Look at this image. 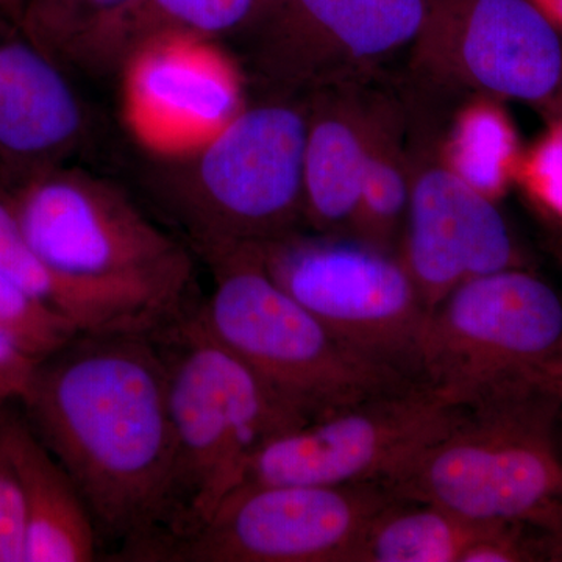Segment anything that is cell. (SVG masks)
<instances>
[{
	"label": "cell",
	"mask_w": 562,
	"mask_h": 562,
	"mask_svg": "<svg viewBox=\"0 0 562 562\" xmlns=\"http://www.w3.org/2000/svg\"><path fill=\"white\" fill-rule=\"evenodd\" d=\"M29 425L79 487L122 557L157 538L171 505L168 379L151 333H79L41 360Z\"/></svg>",
	"instance_id": "6da1fadb"
},
{
	"label": "cell",
	"mask_w": 562,
	"mask_h": 562,
	"mask_svg": "<svg viewBox=\"0 0 562 562\" xmlns=\"http://www.w3.org/2000/svg\"><path fill=\"white\" fill-rule=\"evenodd\" d=\"M306 98L265 92L184 154L154 158L155 201L199 255L261 246L305 227Z\"/></svg>",
	"instance_id": "7a4b0ae2"
},
{
	"label": "cell",
	"mask_w": 562,
	"mask_h": 562,
	"mask_svg": "<svg viewBox=\"0 0 562 562\" xmlns=\"http://www.w3.org/2000/svg\"><path fill=\"white\" fill-rule=\"evenodd\" d=\"M151 335L166 366L176 462L165 528L140 552L205 524L241 486L262 443L308 424L203 328L194 308Z\"/></svg>",
	"instance_id": "3957f363"
},
{
	"label": "cell",
	"mask_w": 562,
	"mask_h": 562,
	"mask_svg": "<svg viewBox=\"0 0 562 562\" xmlns=\"http://www.w3.org/2000/svg\"><path fill=\"white\" fill-rule=\"evenodd\" d=\"M201 257L213 276V291L195 306V316L303 420L420 384L336 338L272 279L258 246Z\"/></svg>",
	"instance_id": "277c9868"
},
{
	"label": "cell",
	"mask_w": 562,
	"mask_h": 562,
	"mask_svg": "<svg viewBox=\"0 0 562 562\" xmlns=\"http://www.w3.org/2000/svg\"><path fill=\"white\" fill-rule=\"evenodd\" d=\"M417 375L465 412L561 394V292L527 266L465 281L428 314Z\"/></svg>",
	"instance_id": "5b68a950"
},
{
	"label": "cell",
	"mask_w": 562,
	"mask_h": 562,
	"mask_svg": "<svg viewBox=\"0 0 562 562\" xmlns=\"http://www.w3.org/2000/svg\"><path fill=\"white\" fill-rule=\"evenodd\" d=\"M560 403L538 394L468 412L384 487L475 522L528 525L562 550Z\"/></svg>",
	"instance_id": "8992f818"
},
{
	"label": "cell",
	"mask_w": 562,
	"mask_h": 562,
	"mask_svg": "<svg viewBox=\"0 0 562 562\" xmlns=\"http://www.w3.org/2000/svg\"><path fill=\"white\" fill-rule=\"evenodd\" d=\"M7 192L25 239L54 271L191 308L187 247L116 184L65 165Z\"/></svg>",
	"instance_id": "52a82bcc"
},
{
	"label": "cell",
	"mask_w": 562,
	"mask_h": 562,
	"mask_svg": "<svg viewBox=\"0 0 562 562\" xmlns=\"http://www.w3.org/2000/svg\"><path fill=\"white\" fill-rule=\"evenodd\" d=\"M258 250L272 279L336 338L419 380V344L430 312L397 251L351 233L305 228Z\"/></svg>",
	"instance_id": "ba28073f"
},
{
	"label": "cell",
	"mask_w": 562,
	"mask_h": 562,
	"mask_svg": "<svg viewBox=\"0 0 562 562\" xmlns=\"http://www.w3.org/2000/svg\"><path fill=\"white\" fill-rule=\"evenodd\" d=\"M431 0H258L231 38L246 79L272 94L364 85L412 49Z\"/></svg>",
	"instance_id": "9c48e42d"
},
{
	"label": "cell",
	"mask_w": 562,
	"mask_h": 562,
	"mask_svg": "<svg viewBox=\"0 0 562 562\" xmlns=\"http://www.w3.org/2000/svg\"><path fill=\"white\" fill-rule=\"evenodd\" d=\"M392 498L380 483H246L201 527L155 543L138 561L357 562L369 525Z\"/></svg>",
	"instance_id": "30bf717a"
},
{
	"label": "cell",
	"mask_w": 562,
	"mask_h": 562,
	"mask_svg": "<svg viewBox=\"0 0 562 562\" xmlns=\"http://www.w3.org/2000/svg\"><path fill=\"white\" fill-rule=\"evenodd\" d=\"M465 416L420 383L273 436L251 458L241 484L384 486Z\"/></svg>",
	"instance_id": "8fae6325"
},
{
	"label": "cell",
	"mask_w": 562,
	"mask_h": 562,
	"mask_svg": "<svg viewBox=\"0 0 562 562\" xmlns=\"http://www.w3.org/2000/svg\"><path fill=\"white\" fill-rule=\"evenodd\" d=\"M432 85L550 105L562 91L561 31L532 0H431L412 46Z\"/></svg>",
	"instance_id": "7c38bea8"
},
{
	"label": "cell",
	"mask_w": 562,
	"mask_h": 562,
	"mask_svg": "<svg viewBox=\"0 0 562 562\" xmlns=\"http://www.w3.org/2000/svg\"><path fill=\"white\" fill-rule=\"evenodd\" d=\"M116 77L125 125L154 158L195 149L247 103L246 76L222 41H157Z\"/></svg>",
	"instance_id": "4fadbf2b"
},
{
	"label": "cell",
	"mask_w": 562,
	"mask_h": 562,
	"mask_svg": "<svg viewBox=\"0 0 562 562\" xmlns=\"http://www.w3.org/2000/svg\"><path fill=\"white\" fill-rule=\"evenodd\" d=\"M397 254L428 312L465 281L525 266L497 202L458 179L439 155L413 165Z\"/></svg>",
	"instance_id": "5bb4252c"
},
{
	"label": "cell",
	"mask_w": 562,
	"mask_h": 562,
	"mask_svg": "<svg viewBox=\"0 0 562 562\" xmlns=\"http://www.w3.org/2000/svg\"><path fill=\"white\" fill-rule=\"evenodd\" d=\"M90 117L60 63L0 14V187L68 165Z\"/></svg>",
	"instance_id": "9a60e30c"
},
{
	"label": "cell",
	"mask_w": 562,
	"mask_h": 562,
	"mask_svg": "<svg viewBox=\"0 0 562 562\" xmlns=\"http://www.w3.org/2000/svg\"><path fill=\"white\" fill-rule=\"evenodd\" d=\"M362 85L306 95L303 146L305 227L350 233L368 154L369 110Z\"/></svg>",
	"instance_id": "2e32d148"
},
{
	"label": "cell",
	"mask_w": 562,
	"mask_h": 562,
	"mask_svg": "<svg viewBox=\"0 0 562 562\" xmlns=\"http://www.w3.org/2000/svg\"><path fill=\"white\" fill-rule=\"evenodd\" d=\"M0 273L61 314L80 333H155L181 316L144 292L77 280L54 271L25 239L9 192L2 187Z\"/></svg>",
	"instance_id": "e0dca14e"
},
{
	"label": "cell",
	"mask_w": 562,
	"mask_h": 562,
	"mask_svg": "<svg viewBox=\"0 0 562 562\" xmlns=\"http://www.w3.org/2000/svg\"><path fill=\"white\" fill-rule=\"evenodd\" d=\"M258 0H127L95 22L61 55L60 65L116 77L133 55L172 36L231 38Z\"/></svg>",
	"instance_id": "ac0fdd59"
},
{
	"label": "cell",
	"mask_w": 562,
	"mask_h": 562,
	"mask_svg": "<svg viewBox=\"0 0 562 562\" xmlns=\"http://www.w3.org/2000/svg\"><path fill=\"white\" fill-rule=\"evenodd\" d=\"M2 432L24 492L25 562L94 561L101 536L69 473L27 420L5 414Z\"/></svg>",
	"instance_id": "d6986e66"
},
{
	"label": "cell",
	"mask_w": 562,
	"mask_h": 562,
	"mask_svg": "<svg viewBox=\"0 0 562 562\" xmlns=\"http://www.w3.org/2000/svg\"><path fill=\"white\" fill-rule=\"evenodd\" d=\"M412 177L413 162L403 143L401 111L386 99H371L368 154L351 235L397 251Z\"/></svg>",
	"instance_id": "ffe728a7"
},
{
	"label": "cell",
	"mask_w": 562,
	"mask_h": 562,
	"mask_svg": "<svg viewBox=\"0 0 562 562\" xmlns=\"http://www.w3.org/2000/svg\"><path fill=\"white\" fill-rule=\"evenodd\" d=\"M492 525L394 495L369 525L357 562H462Z\"/></svg>",
	"instance_id": "44dd1931"
},
{
	"label": "cell",
	"mask_w": 562,
	"mask_h": 562,
	"mask_svg": "<svg viewBox=\"0 0 562 562\" xmlns=\"http://www.w3.org/2000/svg\"><path fill=\"white\" fill-rule=\"evenodd\" d=\"M524 151L501 101L475 95L454 114L439 157L472 190L498 202L517 183Z\"/></svg>",
	"instance_id": "7402d4cb"
},
{
	"label": "cell",
	"mask_w": 562,
	"mask_h": 562,
	"mask_svg": "<svg viewBox=\"0 0 562 562\" xmlns=\"http://www.w3.org/2000/svg\"><path fill=\"white\" fill-rule=\"evenodd\" d=\"M0 333L33 357L44 360L80 331L61 314L0 273Z\"/></svg>",
	"instance_id": "603a6c76"
},
{
	"label": "cell",
	"mask_w": 562,
	"mask_h": 562,
	"mask_svg": "<svg viewBox=\"0 0 562 562\" xmlns=\"http://www.w3.org/2000/svg\"><path fill=\"white\" fill-rule=\"evenodd\" d=\"M127 0H25L21 29L60 63L61 55L95 22Z\"/></svg>",
	"instance_id": "cb8c5ba5"
},
{
	"label": "cell",
	"mask_w": 562,
	"mask_h": 562,
	"mask_svg": "<svg viewBox=\"0 0 562 562\" xmlns=\"http://www.w3.org/2000/svg\"><path fill=\"white\" fill-rule=\"evenodd\" d=\"M517 183L562 228V114L538 143L524 151Z\"/></svg>",
	"instance_id": "d4e9b609"
},
{
	"label": "cell",
	"mask_w": 562,
	"mask_h": 562,
	"mask_svg": "<svg viewBox=\"0 0 562 562\" xmlns=\"http://www.w3.org/2000/svg\"><path fill=\"white\" fill-rule=\"evenodd\" d=\"M25 553L27 516L24 492L0 424V562H25Z\"/></svg>",
	"instance_id": "484cf974"
},
{
	"label": "cell",
	"mask_w": 562,
	"mask_h": 562,
	"mask_svg": "<svg viewBox=\"0 0 562 562\" xmlns=\"http://www.w3.org/2000/svg\"><path fill=\"white\" fill-rule=\"evenodd\" d=\"M41 360L0 333V405L24 401Z\"/></svg>",
	"instance_id": "4316f807"
},
{
	"label": "cell",
	"mask_w": 562,
	"mask_h": 562,
	"mask_svg": "<svg viewBox=\"0 0 562 562\" xmlns=\"http://www.w3.org/2000/svg\"><path fill=\"white\" fill-rule=\"evenodd\" d=\"M532 2L562 31V0H532Z\"/></svg>",
	"instance_id": "83f0119b"
},
{
	"label": "cell",
	"mask_w": 562,
	"mask_h": 562,
	"mask_svg": "<svg viewBox=\"0 0 562 562\" xmlns=\"http://www.w3.org/2000/svg\"><path fill=\"white\" fill-rule=\"evenodd\" d=\"M25 0H0V14L20 25L24 16Z\"/></svg>",
	"instance_id": "f1b7e54d"
},
{
	"label": "cell",
	"mask_w": 562,
	"mask_h": 562,
	"mask_svg": "<svg viewBox=\"0 0 562 562\" xmlns=\"http://www.w3.org/2000/svg\"><path fill=\"white\" fill-rule=\"evenodd\" d=\"M558 422H560V428L562 430V392H561L560 414H558Z\"/></svg>",
	"instance_id": "f546056e"
},
{
	"label": "cell",
	"mask_w": 562,
	"mask_h": 562,
	"mask_svg": "<svg viewBox=\"0 0 562 562\" xmlns=\"http://www.w3.org/2000/svg\"><path fill=\"white\" fill-rule=\"evenodd\" d=\"M3 414H5V413L0 412V424H2Z\"/></svg>",
	"instance_id": "4dcf8cb0"
}]
</instances>
